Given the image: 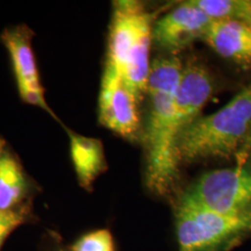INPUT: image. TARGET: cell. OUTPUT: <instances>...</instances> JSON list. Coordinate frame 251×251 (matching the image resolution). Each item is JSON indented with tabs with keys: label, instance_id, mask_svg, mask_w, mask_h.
I'll list each match as a JSON object with an SVG mask.
<instances>
[{
	"label": "cell",
	"instance_id": "cell-3",
	"mask_svg": "<svg viewBox=\"0 0 251 251\" xmlns=\"http://www.w3.org/2000/svg\"><path fill=\"white\" fill-rule=\"evenodd\" d=\"M152 33V16L142 3L115 2L106 64L121 75L140 101L147 92Z\"/></svg>",
	"mask_w": 251,
	"mask_h": 251
},
{
	"label": "cell",
	"instance_id": "cell-2",
	"mask_svg": "<svg viewBox=\"0 0 251 251\" xmlns=\"http://www.w3.org/2000/svg\"><path fill=\"white\" fill-rule=\"evenodd\" d=\"M251 131V85L240 90L226 105L198 117L177 140L179 164L210 158H228L247 142Z\"/></svg>",
	"mask_w": 251,
	"mask_h": 251
},
{
	"label": "cell",
	"instance_id": "cell-14",
	"mask_svg": "<svg viewBox=\"0 0 251 251\" xmlns=\"http://www.w3.org/2000/svg\"><path fill=\"white\" fill-rule=\"evenodd\" d=\"M112 233L100 229L84 234L70 247L69 251H115Z\"/></svg>",
	"mask_w": 251,
	"mask_h": 251
},
{
	"label": "cell",
	"instance_id": "cell-6",
	"mask_svg": "<svg viewBox=\"0 0 251 251\" xmlns=\"http://www.w3.org/2000/svg\"><path fill=\"white\" fill-rule=\"evenodd\" d=\"M139 102L121 75L106 64L100 91V124L122 138L134 140L140 131Z\"/></svg>",
	"mask_w": 251,
	"mask_h": 251
},
{
	"label": "cell",
	"instance_id": "cell-13",
	"mask_svg": "<svg viewBox=\"0 0 251 251\" xmlns=\"http://www.w3.org/2000/svg\"><path fill=\"white\" fill-rule=\"evenodd\" d=\"M213 21L236 20L251 25V0H192Z\"/></svg>",
	"mask_w": 251,
	"mask_h": 251
},
{
	"label": "cell",
	"instance_id": "cell-5",
	"mask_svg": "<svg viewBox=\"0 0 251 251\" xmlns=\"http://www.w3.org/2000/svg\"><path fill=\"white\" fill-rule=\"evenodd\" d=\"M179 206L221 215L251 211V172L237 167L206 172L183 194Z\"/></svg>",
	"mask_w": 251,
	"mask_h": 251
},
{
	"label": "cell",
	"instance_id": "cell-15",
	"mask_svg": "<svg viewBox=\"0 0 251 251\" xmlns=\"http://www.w3.org/2000/svg\"><path fill=\"white\" fill-rule=\"evenodd\" d=\"M30 215V202L9 210L0 211V250L9 234L18 228L20 225L26 223Z\"/></svg>",
	"mask_w": 251,
	"mask_h": 251
},
{
	"label": "cell",
	"instance_id": "cell-18",
	"mask_svg": "<svg viewBox=\"0 0 251 251\" xmlns=\"http://www.w3.org/2000/svg\"><path fill=\"white\" fill-rule=\"evenodd\" d=\"M248 141H249L250 144H251V133H250V136H249V138H248V140H247V142H248Z\"/></svg>",
	"mask_w": 251,
	"mask_h": 251
},
{
	"label": "cell",
	"instance_id": "cell-4",
	"mask_svg": "<svg viewBox=\"0 0 251 251\" xmlns=\"http://www.w3.org/2000/svg\"><path fill=\"white\" fill-rule=\"evenodd\" d=\"M251 233V211L227 216L177 206L176 233L179 251H225Z\"/></svg>",
	"mask_w": 251,
	"mask_h": 251
},
{
	"label": "cell",
	"instance_id": "cell-10",
	"mask_svg": "<svg viewBox=\"0 0 251 251\" xmlns=\"http://www.w3.org/2000/svg\"><path fill=\"white\" fill-rule=\"evenodd\" d=\"M32 185L16 155L0 140V211L29 202Z\"/></svg>",
	"mask_w": 251,
	"mask_h": 251
},
{
	"label": "cell",
	"instance_id": "cell-11",
	"mask_svg": "<svg viewBox=\"0 0 251 251\" xmlns=\"http://www.w3.org/2000/svg\"><path fill=\"white\" fill-rule=\"evenodd\" d=\"M70 137L71 157L78 182L88 191L107 169L103 145L98 139L85 137L67 130Z\"/></svg>",
	"mask_w": 251,
	"mask_h": 251
},
{
	"label": "cell",
	"instance_id": "cell-1",
	"mask_svg": "<svg viewBox=\"0 0 251 251\" xmlns=\"http://www.w3.org/2000/svg\"><path fill=\"white\" fill-rule=\"evenodd\" d=\"M182 71V64L174 56L155 59L150 66L147 92L151 105L144 135L145 184L158 197L169 195L179 177L175 98Z\"/></svg>",
	"mask_w": 251,
	"mask_h": 251
},
{
	"label": "cell",
	"instance_id": "cell-9",
	"mask_svg": "<svg viewBox=\"0 0 251 251\" xmlns=\"http://www.w3.org/2000/svg\"><path fill=\"white\" fill-rule=\"evenodd\" d=\"M216 53L244 69L251 68V25L236 20L213 21L203 39Z\"/></svg>",
	"mask_w": 251,
	"mask_h": 251
},
{
	"label": "cell",
	"instance_id": "cell-16",
	"mask_svg": "<svg viewBox=\"0 0 251 251\" xmlns=\"http://www.w3.org/2000/svg\"><path fill=\"white\" fill-rule=\"evenodd\" d=\"M18 88L20 95H21L23 100H25L29 104H32V105H35V106L45 110L47 113H49L51 117H54L56 120H58V118L55 116L52 110L46 102L44 90L40 84L35 85V86H22Z\"/></svg>",
	"mask_w": 251,
	"mask_h": 251
},
{
	"label": "cell",
	"instance_id": "cell-7",
	"mask_svg": "<svg viewBox=\"0 0 251 251\" xmlns=\"http://www.w3.org/2000/svg\"><path fill=\"white\" fill-rule=\"evenodd\" d=\"M212 22L192 0L186 1L155 23L152 39L164 50L177 53L196 40L204 39Z\"/></svg>",
	"mask_w": 251,
	"mask_h": 251
},
{
	"label": "cell",
	"instance_id": "cell-12",
	"mask_svg": "<svg viewBox=\"0 0 251 251\" xmlns=\"http://www.w3.org/2000/svg\"><path fill=\"white\" fill-rule=\"evenodd\" d=\"M33 34L28 27L20 25L6 29L1 36L13 63L18 87L40 84L32 49Z\"/></svg>",
	"mask_w": 251,
	"mask_h": 251
},
{
	"label": "cell",
	"instance_id": "cell-17",
	"mask_svg": "<svg viewBox=\"0 0 251 251\" xmlns=\"http://www.w3.org/2000/svg\"><path fill=\"white\" fill-rule=\"evenodd\" d=\"M56 251H69V250H65V249H63V248H59V249H57Z\"/></svg>",
	"mask_w": 251,
	"mask_h": 251
},
{
	"label": "cell",
	"instance_id": "cell-8",
	"mask_svg": "<svg viewBox=\"0 0 251 251\" xmlns=\"http://www.w3.org/2000/svg\"><path fill=\"white\" fill-rule=\"evenodd\" d=\"M213 92V81L206 67L190 63L183 67L175 98L176 127L179 134L195 122Z\"/></svg>",
	"mask_w": 251,
	"mask_h": 251
}]
</instances>
